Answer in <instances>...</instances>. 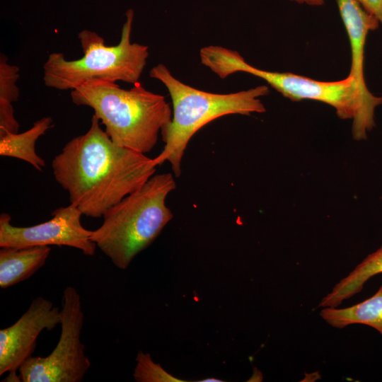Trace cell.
<instances>
[{
    "label": "cell",
    "mask_w": 382,
    "mask_h": 382,
    "mask_svg": "<svg viewBox=\"0 0 382 382\" xmlns=\"http://www.w3.org/2000/svg\"><path fill=\"white\" fill-rule=\"evenodd\" d=\"M336 1L350 44L352 61L349 75L355 80L359 90L366 98L371 100H379L382 96H374L366 86L364 59L367 35L370 31L376 30L380 23L367 13L357 0Z\"/></svg>",
    "instance_id": "obj_10"
},
{
    "label": "cell",
    "mask_w": 382,
    "mask_h": 382,
    "mask_svg": "<svg viewBox=\"0 0 382 382\" xmlns=\"http://www.w3.org/2000/svg\"><path fill=\"white\" fill-rule=\"evenodd\" d=\"M50 220L31 226L19 227L11 224L8 214L0 216V247L68 246L79 249L85 255L93 256L96 245L91 239L92 231L81 222L83 215L73 204L59 207Z\"/></svg>",
    "instance_id": "obj_8"
},
{
    "label": "cell",
    "mask_w": 382,
    "mask_h": 382,
    "mask_svg": "<svg viewBox=\"0 0 382 382\" xmlns=\"http://www.w3.org/2000/svg\"><path fill=\"white\" fill-rule=\"evenodd\" d=\"M133 377L137 382H184L155 363L149 353L138 352Z\"/></svg>",
    "instance_id": "obj_15"
},
{
    "label": "cell",
    "mask_w": 382,
    "mask_h": 382,
    "mask_svg": "<svg viewBox=\"0 0 382 382\" xmlns=\"http://www.w3.org/2000/svg\"><path fill=\"white\" fill-rule=\"evenodd\" d=\"M149 76L166 86L173 105L171 121L161 132L163 149L153 161L157 166L168 161L175 177L181 174L189 141L204 125L227 115H250L266 110L260 99L269 93L265 85L231 93L206 92L181 82L163 64L154 66Z\"/></svg>",
    "instance_id": "obj_3"
},
{
    "label": "cell",
    "mask_w": 382,
    "mask_h": 382,
    "mask_svg": "<svg viewBox=\"0 0 382 382\" xmlns=\"http://www.w3.org/2000/svg\"><path fill=\"white\" fill-rule=\"evenodd\" d=\"M61 320V310L50 300L34 299L16 323L0 330V376L16 373L34 352L40 332L54 329Z\"/></svg>",
    "instance_id": "obj_9"
},
{
    "label": "cell",
    "mask_w": 382,
    "mask_h": 382,
    "mask_svg": "<svg viewBox=\"0 0 382 382\" xmlns=\"http://www.w3.org/2000/svg\"><path fill=\"white\" fill-rule=\"evenodd\" d=\"M118 45L108 46L105 40L94 31L81 30L78 34L83 57L67 60L62 53L49 54L43 65V81L46 86L57 90H73L93 80L111 82H138L146 64L148 46L131 42L134 11L125 13Z\"/></svg>",
    "instance_id": "obj_5"
},
{
    "label": "cell",
    "mask_w": 382,
    "mask_h": 382,
    "mask_svg": "<svg viewBox=\"0 0 382 382\" xmlns=\"http://www.w3.org/2000/svg\"><path fill=\"white\" fill-rule=\"evenodd\" d=\"M61 334L52 352L46 357L31 356L20 366L23 382H80L91 361L81 340L84 315L77 289L66 286L62 301Z\"/></svg>",
    "instance_id": "obj_7"
},
{
    "label": "cell",
    "mask_w": 382,
    "mask_h": 382,
    "mask_svg": "<svg viewBox=\"0 0 382 382\" xmlns=\"http://www.w3.org/2000/svg\"><path fill=\"white\" fill-rule=\"evenodd\" d=\"M51 252L49 246L1 247L0 287L21 283L42 267Z\"/></svg>",
    "instance_id": "obj_11"
},
{
    "label": "cell",
    "mask_w": 382,
    "mask_h": 382,
    "mask_svg": "<svg viewBox=\"0 0 382 382\" xmlns=\"http://www.w3.org/2000/svg\"><path fill=\"white\" fill-rule=\"evenodd\" d=\"M19 68L7 62V57L0 55V100L12 103L19 97L16 81L19 78Z\"/></svg>",
    "instance_id": "obj_16"
},
{
    "label": "cell",
    "mask_w": 382,
    "mask_h": 382,
    "mask_svg": "<svg viewBox=\"0 0 382 382\" xmlns=\"http://www.w3.org/2000/svg\"><path fill=\"white\" fill-rule=\"evenodd\" d=\"M298 4H306L309 6H321L324 4V0H289Z\"/></svg>",
    "instance_id": "obj_19"
},
{
    "label": "cell",
    "mask_w": 382,
    "mask_h": 382,
    "mask_svg": "<svg viewBox=\"0 0 382 382\" xmlns=\"http://www.w3.org/2000/svg\"><path fill=\"white\" fill-rule=\"evenodd\" d=\"M19 127L12 104L0 100V137L7 133H18Z\"/></svg>",
    "instance_id": "obj_17"
},
{
    "label": "cell",
    "mask_w": 382,
    "mask_h": 382,
    "mask_svg": "<svg viewBox=\"0 0 382 382\" xmlns=\"http://www.w3.org/2000/svg\"><path fill=\"white\" fill-rule=\"evenodd\" d=\"M199 382H222L223 381H221L218 378H204L203 380L198 381Z\"/></svg>",
    "instance_id": "obj_20"
},
{
    "label": "cell",
    "mask_w": 382,
    "mask_h": 382,
    "mask_svg": "<svg viewBox=\"0 0 382 382\" xmlns=\"http://www.w3.org/2000/svg\"><path fill=\"white\" fill-rule=\"evenodd\" d=\"M216 66L223 78L236 72L248 73L291 100H313L331 105L340 118L352 119V136L357 141L366 139L375 127V110L382 104V98H366L349 75L340 81H321L289 72L265 71L248 64L238 52L230 49L221 52Z\"/></svg>",
    "instance_id": "obj_6"
},
{
    "label": "cell",
    "mask_w": 382,
    "mask_h": 382,
    "mask_svg": "<svg viewBox=\"0 0 382 382\" xmlns=\"http://www.w3.org/2000/svg\"><path fill=\"white\" fill-rule=\"evenodd\" d=\"M174 175L154 174L103 214L91 239L120 270L158 237L173 214L166 199L176 187Z\"/></svg>",
    "instance_id": "obj_4"
},
{
    "label": "cell",
    "mask_w": 382,
    "mask_h": 382,
    "mask_svg": "<svg viewBox=\"0 0 382 382\" xmlns=\"http://www.w3.org/2000/svg\"><path fill=\"white\" fill-rule=\"evenodd\" d=\"M362 8L382 24V0H357Z\"/></svg>",
    "instance_id": "obj_18"
},
{
    "label": "cell",
    "mask_w": 382,
    "mask_h": 382,
    "mask_svg": "<svg viewBox=\"0 0 382 382\" xmlns=\"http://www.w3.org/2000/svg\"><path fill=\"white\" fill-rule=\"evenodd\" d=\"M52 126V117H45L34 122L25 132L7 133L0 137V155L23 160L42 171L45 161L37 154L35 143Z\"/></svg>",
    "instance_id": "obj_14"
},
{
    "label": "cell",
    "mask_w": 382,
    "mask_h": 382,
    "mask_svg": "<svg viewBox=\"0 0 382 382\" xmlns=\"http://www.w3.org/2000/svg\"><path fill=\"white\" fill-rule=\"evenodd\" d=\"M153 158L115 144L93 115L89 129L67 142L52 161L56 181L71 204L98 218L156 173Z\"/></svg>",
    "instance_id": "obj_1"
},
{
    "label": "cell",
    "mask_w": 382,
    "mask_h": 382,
    "mask_svg": "<svg viewBox=\"0 0 382 382\" xmlns=\"http://www.w3.org/2000/svg\"><path fill=\"white\" fill-rule=\"evenodd\" d=\"M129 90L116 82L93 80L71 91L72 102L88 106L118 146L146 154L156 146L158 134L172 119L163 96L146 90L138 81Z\"/></svg>",
    "instance_id": "obj_2"
},
{
    "label": "cell",
    "mask_w": 382,
    "mask_h": 382,
    "mask_svg": "<svg viewBox=\"0 0 382 382\" xmlns=\"http://www.w3.org/2000/svg\"><path fill=\"white\" fill-rule=\"evenodd\" d=\"M382 273V245L368 255L345 277L337 283L320 301L318 307H337L344 301L359 294L366 282Z\"/></svg>",
    "instance_id": "obj_13"
},
{
    "label": "cell",
    "mask_w": 382,
    "mask_h": 382,
    "mask_svg": "<svg viewBox=\"0 0 382 382\" xmlns=\"http://www.w3.org/2000/svg\"><path fill=\"white\" fill-rule=\"evenodd\" d=\"M320 316L333 328L342 329L352 324H362L377 330L382 337V284L371 297L349 307H324Z\"/></svg>",
    "instance_id": "obj_12"
}]
</instances>
